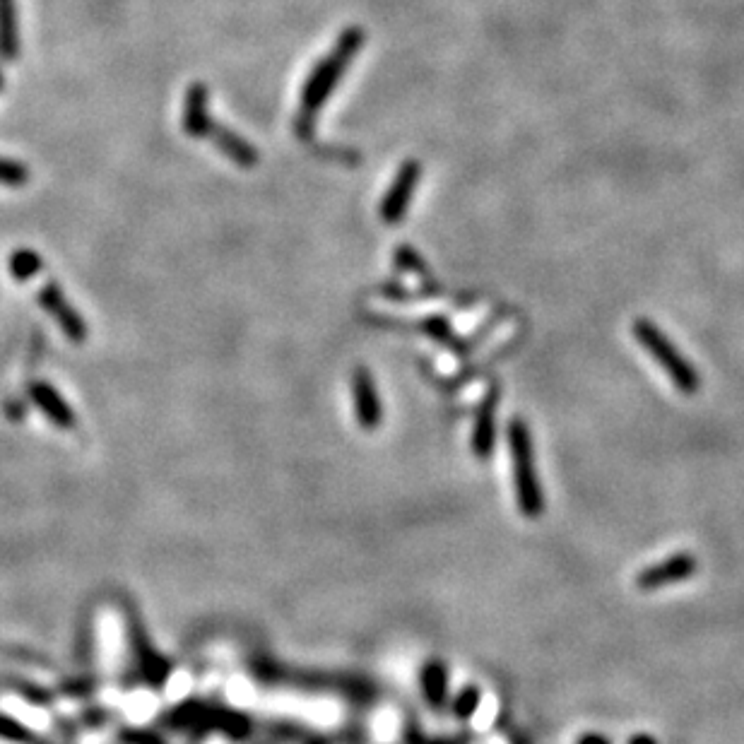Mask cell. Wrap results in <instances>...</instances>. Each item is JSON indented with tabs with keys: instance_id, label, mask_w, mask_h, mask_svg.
Returning a JSON list of instances; mask_svg holds the SVG:
<instances>
[{
	"instance_id": "6",
	"label": "cell",
	"mask_w": 744,
	"mask_h": 744,
	"mask_svg": "<svg viewBox=\"0 0 744 744\" xmlns=\"http://www.w3.org/2000/svg\"><path fill=\"white\" fill-rule=\"evenodd\" d=\"M419 181H422V164L417 159H407L400 164L398 174L391 183V188L386 191V196L381 200L379 215L386 224H398L407 215L410 208L412 196H415Z\"/></svg>"
},
{
	"instance_id": "18",
	"label": "cell",
	"mask_w": 744,
	"mask_h": 744,
	"mask_svg": "<svg viewBox=\"0 0 744 744\" xmlns=\"http://www.w3.org/2000/svg\"><path fill=\"white\" fill-rule=\"evenodd\" d=\"M482 704V689L475 687V684H468L458 692L456 699H453V716L458 720H470L477 713V708Z\"/></svg>"
},
{
	"instance_id": "14",
	"label": "cell",
	"mask_w": 744,
	"mask_h": 744,
	"mask_svg": "<svg viewBox=\"0 0 744 744\" xmlns=\"http://www.w3.org/2000/svg\"><path fill=\"white\" fill-rule=\"evenodd\" d=\"M419 687L424 701L431 708H439L448 699V667L444 660H427L419 670Z\"/></svg>"
},
{
	"instance_id": "13",
	"label": "cell",
	"mask_w": 744,
	"mask_h": 744,
	"mask_svg": "<svg viewBox=\"0 0 744 744\" xmlns=\"http://www.w3.org/2000/svg\"><path fill=\"white\" fill-rule=\"evenodd\" d=\"M208 138L217 145V150H220L224 157H229L234 164H239V167L251 169L261 162V155H258L256 147L248 143L246 138L236 135L232 128H224L220 123H215Z\"/></svg>"
},
{
	"instance_id": "3",
	"label": "cell",
	"mask_w": 744,
	"mask_h": 744,
	"mask_svg": "<svg viewBox=\"0 0 744 744\" xmlns=\"http://www.w3.org/2000/svg\"><path fill=\"white\" fill-rule=\"evenodd\" d=\"M631 333L639 345L655 359V364L665 371L667 379L682 395H696L701 391V376L696 366L672 345V340L648 318H636Z\"/></svg>"
},
{
	"instance_id": "2",
	"label": "cell",
	"mask_w": 744,
	"mask_h": 744,
	"mask_svg": "<svg viewBox=\"0 0 744 744\" xmlns=\"http://www.w3.org/2000/svg\"><path fill=\"white\" fill-rule=\"evenodd\" d=\"M506 444H509L513 492L523 518L537 521L545 513V492H542L540 472H537L533 434L523 417H513L506 427Z\"/></svg>"
},
{
	"instance_id": "21",
	"label": "cell",
	"mask_w": 744,
	"mask_h": 744,
	"mask_svg": "<svg viewBox=\"0 0 744 744\" xmlns=\"http://www.w3.org/2000/svg\"><path fill=\"white\" fill-rule=\"evenodd\" d=\"M121 744H167L159 732L150 728H126L118 732Z\"/></svg>"
},
{
	"instance_id": "22",
	"label": "cell",
	"mask_w": 744,
	"mask_h": 744,
	"mask_svg": "<svg viewBox=\"0 0 744 744\" xmlns=\"http://www.w3.org/2000/svg\"><path fill=\"white\" fill-rule=\"evenodd\" d=\"M424 330H427L429 335H434L436 340H446L448 335H451V323H448V318L444 316H431L424 321Z\"/></svg>"
},
{
	"instance_id": "15",
	"label": "cell",
	"mask_w": 744,
	"mask_h": 744,
	"mask_svg": "<svg viewBox=\"0 0 744 744\" xmlns=\"http://www.w3.org/2000/svg\"><path fill=\"white\" fill-rule=\"evenodd\" d=\"M20 56V27H17V3L0 0V58L15 61Z\"/></svg>"
},
{
	"instance_id": "26",
	"label": "cell",
	"mask_w": 744,
	"mask_h": 744,
	"mask_svg": "<svg viewBox=\"0 0 744 744\" xmlns=\"http://www.w3.org/2000/svg\"><path fill=\"white\" fill-rule=\"evenodd\" d=\"M0 87H3V73H0Z\"/></svg>"
},
{
	"instance_id": "4",
	"label": "cell",
	"mask_w": 744,
	"mask_h": 744,
	"mask_svg": "<svg viewBox=\"0 0 744 744\" xmlns=\"http://www.w3.org/2000/svg\"><path fill=\"white\" fill-rule=\"evenodd\" d=\"M167 725L188 732H220L229 740H246L253 735L251 718L244 713L234 711V708L203 704V701H186V704L176 706L167 716Z\"/></svg>"
},
{
	"instance_id": "5",
	"label": "cell",
	"mask_w": 744,
	"mask_h": 744,
	"mask_svg": "<svg viewBox=\"0 0 744 744\" xmlns=\"http://www.w3.org/2000/svg\"><path fill=\"white\" fill-rule=\"evenodd\" d=\"M696 571H699V559L692 552H677L651 566H643L639 574H636L634 583L643 593H653V590L689 581V578H694Z\"/></svg>"
},
{
	"instance_id": "20",
	"label": "cell",
	"mask_w": 744,
	"mask_h": 744,
	"mask_svg": "<svg viewBox=\"0 0 744 744\" xmlns=\"http://www.w3.org/2000/svg\"><path fill=\"white\" fill-rule=\"evenodd\" d=\"M395 263H398V268L410 270V273L427 275V268H424L422 256H419V253L410 244H403V246L395 248Z\"/></svg>"
},
{
	"instance_id": "24",
	"label": "cell",
	"mask_w": 744,
	"mask_h": 744,
	"mask_svg": "<svg viewBox=\"0 0 744 744\" xmlns=\"http://www.w3.org/2000/svg\"><path fill=\"white\" fill-rule=\"evenodd\" d=\"M627 744H658V740L653 735H648V732H639V735L629 737Z\"/></svg>"
},
{
	"instance_id": "10",
	"label": "cell",
	"mask_w": 744,
	"mask_h": 744,
	"mask_svg": "<svg viewBox=\"0 0 744 744\" xmlns=\"http://www.w3.org/2000/svg\"><path fill=\"white\" fill-rule=\"evenodd\" d=\"M128 631H131V643H133V653H135V663H138V670L143 672L145 682L152 684V687H164V682L171 677V663L167 658H162L155 651L150 641H147L143 624L135 619V614L128 617Z\"/></svg>"
},
{
	"instance_id": "7",
	"label": "cell",
	"mask_w": 744,
	"mask_h": 744,
	"mask_svg": "<svg viewBox=\"0 0 744 744\" xmlns=\"http://www.w3.org/2000/svg\"><path fill=\"white\" fill-rule=\"evenodd\" d=\"M352 410L359 429L376 431L383 424V403L376 391L374 374L366 366L352 371Z\"/></svg>"
},
{
	"instance_id": "19",
	"label": "cell",
	"mask_w": 744,
	"mask_h": 744,
	"mask_svg": "<svg viewBox=\"0 0 744 744\" xmlns=\"http://www.w3.org/2000/svg\"><path fill=\"white\" fill-rule=\"evenodd\" d=\"M29 181V169L17 159L0 157V183L10 188H20Z\"/></svg>"
},
{
	"instance_id": "11",
	"label": "cell",
	"mask_w": 744,
	"mask_h": 744,
	"mask_svg": "<svg viewBox=\"0 0 744 744\" xmlns=\"http://www.w3.org/2000/svg\"><path fill=\"white\" fill-rule=\"evenodd\" d=\"M181 126L188 138H196V140L208 138L212 126H215V121H212V116H210V90L203 85V82H193V85L186 90Z\"/></svg>"
},
{
	"instance_id": "23",
	"label": "cell",
	"mask_w": 744,
	"mask_h": 744,
	"mask_svg": "<svg viewBox=\"0 0 744 744\" xmlns=\"http://www.w3.org/2000/svg\"><path fill=\"white\" fill-rule=\"evenodd\" d=\"M576 744H612L610 740H607L602 732H588V735H583L581 740H578Z\"/></svg>"
},
{
	"instance_id": "1",
	"label": "cell",
	"mask_w": 744,
	"mask_h": 744,
	"mask_svg": "<svg viewBox=\"0 0 744 744\" xmlns=\"http://www.w3.org/2000/svg\"><path fill=\"white\" fill-rule=\"evenodd\" d=\"M366 41V34L362 27H350L340 34L338 41L333 44V49L326 53V58L316 63L311 70L309 80L301 87L299 97V111L294 118V133L301 140H311L316 128V116L323 109V104L328 102L330 94L335 92L342 75L347 73V68L352 66L354 56L362 51Z\"/></svg>"
},
{
	"instance_id": "17",
	"label": "cell",
	"mask_w": 744,
	"mask_h": 744,
	"mask_svg": "<svg viewBox=\"0 0 744 744\" xmlns=\"http://www.w3.org/2000/svg\"><path fill=\"white\" fill-rule=\"evenodd\" d=\"M0 740L15 744H41L39 737L25 723L10 718L8 713H0Z\"/></svg>"
},
{
	"instance_id": "9",
	"label": "cell",
	"mask_w": 744,
	"mask_h": 744,
	"mask_svg": "<svg viewBox=\"0 0 744 744\" xmlns=\"http://www.w3.org/2000/svg\"><path fill=\"white\" fill-rule=\"evenodd\" d=\"M499 386H492L475 410L470 448L477 460H489L496 446V417H499Z\"/></svg>"
},
{
	"instance_id": "16",
	"label": "cell",
	"mask_w": 744,
	"mask_h": 744,
	"mask_svg": "<svg viewBox=\"0 0 744 744\" xmlns=\"http://www.w3.org/2000/svg\"><path fill=\"white\" fill-rule=\"evenodd\" d=\"M44 270V261L37 251L32 248H17V251L10 253L8 258V273L13 280L17 282H29L32 277L41 275Z\"/></svg>"
},
{
	"instance_id": "12",
	"label": "cell",
	"mask_w": 744,
	"mask_h": 744,
	"mask_svg": "<svg viewBox=\"0 0 744 744\" xmlns=\"http://www.w3.org/2000/svg\"><path fill=\"white\" fill-rule=\"evenodd\" d=\"M27 393H29V400L37 405V410L49 419L53 427L66 429V431L75 429V424H78L75 410L66 403V398H63V395L58 393L51 383H46V381L29 383Z\"/></svg>"
},
{
	"instance_id": "8",
	"label": "cell",
	"mask_w": 744,
	"mask_h": 744,
	"mask_svg": "<svg viewBox=\"0 0 744 744\" xmlns=\"http://www.w3.org/2000/svg\"><path fill=\"white\" fill-rule=\"evenodd\" d=\"M39 306L56 321V326L61 328V333L66 335L70 342L80 345V342L87 340L85 318H82L78 314V309L66 299L63 289L58 287V282H49L46 287H41Z\"/></svg>"
},
{
	"instance_id": "25",
	"label": "cell",
	"mask_w": 744,
	"mask_h": 744,
	"mask_svg": "<svg viewBox=\"0 0 744 744\" xmlns=\"http://www.w3.org/2000/svg\"><path fill=\"white\" fill-rule=\"evenodd\" d=\"M309 744H330L328 740H323V737H316V740H311Z\"/></svg>"
}]
</instances>
